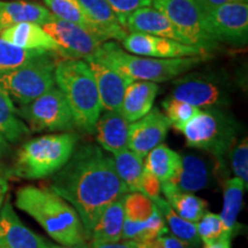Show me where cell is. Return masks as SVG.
Returning a JSON list of instances; mask_svg holds the SVG:
<instances>
[{
  "label": "cell",
  "mask_w": 248,
  "mask_h": 248,
  "mask_svg": "<svg viewBox=\"0 0 248 248\" xmlns=\"http://www.w3.org/2000/svg\"><path fill=\"white\" fill-rule=\"evenodd\" d=\"M125 218L131 221H145L154 212V203L141 192H128L123 197Z\"/></svg>",
  "instance_id": "cell-35"
},
{
  "label": "cell",
  "mask_w": 248,
  "mask_h": 248,
  "mask_svg": "<svg viewBox=\"0 0 248 248\" xmlns=\"http://www.w3.org/2000/svg\"><path fill=\"white\" fill-rule=\"evenodd\" d=\"M179 132L184 135L188 147L206 150L223 161L234 146L238 124L217 107H209L201 109Z\"/></svg>",
  "instance_id": "cell-6"
},
{
  "label": "cell",
  "mask_w": 248,
  "mask_h": 248,
  "mask_svg": "<svg viewBox=\"0 0 248 248\" xmlns=\"http://www.w3.org/2000/svg\"><path fill=\"white\" fill-rule=\"evenodd\" d=\"M0 175L7 176V177H8V175H7V170H6V167H5V164L2 163L1 161H0Z\"/></svg>",
  "instance_id": "cell-47"
},
{
  "label": "cell",
  "mask_w": 248,
  "mask_h": 248,
  "mask_svg": "<svg viewBox=\"0 0 248 248\" xmlns=\"http://www.w3.org/2000/svg\"><path fill=\"white\" fill-rule=\"evenodd\" d=\"M168 231L159 209L154 204V212L145 221H131L125 218L123 224L122 239L131 240L140 245L148 244Z\"/></svg>",
  "instance_id": "cell-27"
},
{
  "label": "cell",
  "mask_w": 248,
  "mask_h": 248,
  "mask_svg": "<svg viewBox=\"0 0 248 248\" xmlns=\"http://www.w3.org/2000/svg\"><path fill=\"white\" fill-rule=\"evenodd\" d=\"M203 28L216 42L245 44L248 35V2L222 5L202 16Z\"/></svg>",
  "instance_id": "cell-10"
},
{
  "label": "cell",
  "mask_w": 248,
  "mask_h": 248,
  "mask_svg": "<svg viewBox=\"0 0 248 248\" xmlns=\"http://www.w3.org/2000/svg\"><path fill=\"white\" fill-rule=\"evenodd\" d=\"M230 160L232 171L235 177L243 181L245 187L247 190L248 185V141L247 137L241 139L239 144L231 148Z\"/></svg>",
  "instance_id": "cell-37"
},
{
  "label": "cell",
  "mask_w": 248,
  "mask_h": 248,
  "mask_svg": "<svg viewBox=\"0 0 248 248\" xmlns=\"http://www.w3.org/2000/svg\"><path fill=\"white\" fill-rule=\"evenodd\" d=\"M82 6L83 11L88 15L91 22L97 28L98 32L104 38L105 42L108 39H124L128 33L121 26L115 13L107 2V0H77Z\"/></svg>",
  "instance_id": "cell-22"
},
{
  "label": "cell",
  "mask_w": 248,
  "mask_h": 248,
  "mask_svg": "<svg viewBox=\"0 0 248 248\" xmlns=\"http://www.w3.org/2000/svg\"><path fill=\"white\" fill-rule=\"evenodd\" d=\"M152 1L153 0H107L123 28H125L126 18L129 17L130 14L141 7L151 6Z\"/></svg>",
  "instance_id": "cell-38"
},
{
  "label": "cell",
  "mask_w": 248,
  "mask_h": 248,
  "mask_svg": "<svg viewBox=\"0 0 248 248\" xmlns=\"http://www.w3.org/2000/svg\"><path fill=\"white\" fill-rule=\"evenodd\" d=\"M153 203L155 204L159 212L162 215L166 226L168 228V231L179 240L184 241L188 246L192 248L199 247L201 243L199 234L197 231V224L195 223L188 222L186 219L182 218L175 213L170 204L167 202L166 199L159 197L156 199H153Z\"/></svg>",
  "instance_id": "cell-28"
},
{
  "label": "cell",
  "mask_w": 248,
  "mask_h": 248,
  "mask_svg": "<svg viewBox=\"0 0 248 248\" xmlns=\"http://www.w3.org/2000/svg\"><path fill=\"white\" fill-rule=\"evenodd\" d=\"M86 62L97 83L102 109L120 111L124 93L132 79L99 59L93 58Z\"/></svg>",
  "instance_id": "cell-15"
},
{
  "label": "cell",
  "mask_w": 248,
  "mask_h": 248,
  "mask_svg": "<svg viewBox=\"0 0 248 248\" xmlns=\"http://www.w3.org/2000/svg\"><path fill=\"white\" fill-rule=\"evenodd\" d=\"M53 16L45 6L37 2L0 1V31L21 22H35L40 26Z\"/></svg>",
  "instance_id": "cell-23"
},
{
  "label": "cell",
  "mask_w": 248,
  "mask_h": 248,
  "mask_svg": "<svg viewBox=\"0 0 248 248\" xmlns=\"http://www.w3.org/2000/svg\"><path fill=\"white\" fill-rule=\"evenodd\" d=\"M246 190L243 181L238 177L229 178L224 183L223 193V208L221 219L224 229V234L232 239L238 225V216L243 208L244 191Z\"/></svg>",
  "instance_id": "cell-26"
},
{
  "label": "cell",
  "mask_w": 248,
  "mask_h": 248,
  "mask_svg": "<svg viewBox=\"0 0 248 248\" xmlns=\"http://www.w3.org/2000/svg\"><path fill=\"white\" fill-rule=\"evenodd\" d=\"M16 114L30 132L73 131L76 126L66 95L57 86L16 108Z\"/></svg>",
  "instance_id": "cell-8"
},
{
  "label": "cell",
  "mask_w": 248,
  "mask_h": 248,
  "mask_svg": "<svg viewBox=\"0 0 248 248\" xmlns=\"http://www.w3.org/2000/svg\"><path fill=\"white\" fill-rule=\"evenodd\" d=\"M77 141V133L70 131L31 139L18 150L13 169L7 175L23 179L51 177L68 162Z\"/></svg>",
  "instance_id": "cell-4"
},
{
  "label": "cell",
  "mask_w": 248,
  "mask_h": 248,
  "mask_svg": "<svg viewBox=\"0 0 248 248\" xmlns=\"http://www.w3.org/2000/svg\"><path fill=\"white\" fill-rule=\"evenodd\" d=\"M144 159H146L144 169L153 173L161 182H166L169 181L177 171L182 155L167 145L160 144L148 152Z\"/></svg>",
  "instance_id": "cell-29"
},
{
  "label": "cell",
  "mask_w": 248,
  "mask_h": 248,
  "mask_svg": "<svg viewBox=\"0 0 248 248\" xmlns=\"http://www.w3.org/2000/svg\"><path fill=\"white\" fill-rule=\"evenodd\" d=\"M49 188L74 207L88 239L101 213L129 192L117 175L114 160L93 144L74 151L68 162L52 175Z\"/></svg>",
  "instance_id": "cell-1"
},
{
  "label": "cell",
  "mask_w": 248,
  "mask_h": 248,
  "mask_svg": "<svg viewBox=\"0 0 248 248\" xmlns=\"http://www.w3.org/2000/svg\"><path fill=\"white\" fill-rule=\"evenodd\" d=\"M15 206L30 215L52 239L63 246L88 244L78 214L51 188L24 186L15 195Z\"/></svg>",
  "instance_id": "cell-2"
},
{
  "label": "cell",
  "mask_w": 248,
  "mask_h": 248,
  "mask_svg": "<svg viewBox=\"0 0 248 248\" xmlns=\"http://www.w3.org/2000/svg\"><path fill=\"white\" fill-rule=\"evenodd\" d=\"M154 8L168 17L188 45L206 52L217 47V43L204 30L202 12L195 0H153Z\"/></svg>",
  "instance_id": "cell-9"
},
{
  "label": "cell",
  "mask_w": 248,
  "mask_h": 248,
  "mask_svg": "<svg viewBox=\"0 0 248 248\" xmlns=\"http://www.w3.org/2000/svg\"><path fill=\"white\" fill-rule=\"evenodd\" d=\"M58 57L54 52H47L23 66L0 73V88L20 106L29 104L55 86Z\"/></svg>",
  "instance_id": "cell-7"
},
{
  "label": "cell",
  "mask_w": 248,
  "mask_h": 248,
  "mask_svg": "<svg viewBox=\"0 0 248 248\" xmlns=\"http://www.w3.org/2000/svg\"><path fill=\"white\" fill-rule=\"evenodd\" d=\"M7 176L0 175V208H1L2 203H4L5 197L7 194L8 191V182H7Z\"/></svg>",
  "instance_id": "cell-43"
},
{
  "label": "cell",
  "mask_w": 248,
  "mask_h": 248,
  "mask_svg": "<svg viewBox=\"0 0 248 248\" xmlns=\"http://www.w3.org/2000/svg\"><path fill=\"white\" fill-rule=\"evenodd\" d=\"M89 248H142L140 245L131 240L115 241V243H94L91 241Z\"/></svg>",
  "instance_id": "cell-41"
},
{
  "label": "cell",
  "mask_w": 248,
  "mask_h": 248,
  "mask_svg": "<svg viewBox=\"0 0 248 248\" xmlns=\"http://www.w3.org/2000/svg\"><path fill=\"white\" fill-rule=\"evenodd\" d=\"M170 97L199 108L225 106L229 101V94L215 78L200 75L176 80Z\"/></svg>",
  "instance_id": "cell-13"
},
{
  "label": "cell",
  "mask_w": 248,
  "mask_h": 248,
  "mask_svg": "<svg viewBox=\"0 0 248 248\" xmlns=\"http://www.w3.org/2000/svg\"><path fill=\"white\" fill-rule=\"evenodd\" d=\"M48 241L36 234L21 222L14 212L11 200L0 208V247L1 248H46Z\"/></svg>",
  "instance_id": "cell-16"
},
{
  "label": "cell",
  "mask_w": 248,
  "mask_h": 248,
  "mask_svg": "<svg viewBox=\"0 0 248 248\" xmlns=\"http://www.w3.org/2000/svg\"><path fill=\"white\" fill-rule=\"evenodd\" d=\"M197 231L200 240L204 245L214 244L222 238L230 239L224 234L221 216L214 213H204L200 221L197 223Z\"/></svg>",
  "instance_id": "cell-36"
},
{
  "label": "cell",
  "mask_w": 248,
  "mask_h": 248,
  "mask_svg": "<svg viewBox=\"0 0 248 248\" xmlns=\"http://www.w3.org/2000/svg\"><path fill=\"white\" fill-rule=\"evenodd\" d=\"M169 182L183 192L193 193L203 190L210 182L209 164L198 155H183L179 168Z\"/></svg>",
  "instance_id": "cell-21"
},
{
  "label": "cell",
  "mask_w": 248,
  "mask_h": 248,
  "mask_svg": "<svg viewBox=\"0 0 248 248\" xmlns=\"http://www.w3.org/2000/svg\"><path fill=\"white\" fill-rule=\"evenodd\" d=\"M140 246L142 248H192L187 244H185L184 241L179 240L178 238L172 235L169 231L164 232L151 243L140 245Z\"/></svg>",
  "instance_id": "cell-39"
},
{
  "label": "cell",
  "mask_w": 248,
  "mask_h": 248,
  "mask_svg": "<svg viewBox=\"0 0 248 248\" xmlns=\"http://www.w3.org/2000/svg\"><path fill=\"white\" fill-rule=\"evenodd\" d=\"M42 27L58 43L62 57L66 59L88 61L98 54L102 43H105L85 28L61 20L54 15Z\"/></svg>",
  "instance_id": "cell-11"
},
{
  "label": "cell",
  "mask_w": 248,
  "mask_h": 248,
  "mask_svg": "<svg viewBox=\"0 0 248 248\" xmlns=\"http://www.w3.org/2000/svg\"><path fill=\"white\" fill-rule=\"evenodd\" d=\"M11 152V145L6 140L4 136L0 133V159L7 155Z\"/></svg>",
  "instance_id": "cell-44"
},
{
  "label": "cell",
  "mask_w": 248,
  "mask_h": 248,
  "mask_svg": "<svg viewBox=\"0 0 248 248\" xmlns=\"http://www.w3.org/2000/svg\"><path fill=\"white\" fill-rule=\"evenodd\" d=\"M94 58L106 62L132 80H150L154 83H162L176 78L186 71L199 66L206 59V57L169 59L140 57L124 52L114 42L102 43Z\"/></svg>",
  "instance_id": "cell-5"
},
{
  "label": "cell",
  "mask_w": 248,
  "mask_h": 248,
  "mask_svg": "<svg viewBox=\"0 0 248 248\" xmlns=\"http://www.w3.org/2000/svg\"><path fill=\"white\" fill-rule=\"evenodd\" d=\"M157 93V83L150 80H132L124 93L121 114L130 123L141 119L153 108Z\"/></svg>",
  "instance_id": "cell-20"
},
{
  "label": "cell",
  "mask_w": 248,
  "mask_h": 248,
  "mask_svg": "<svg viewBox=\"0 0 248 248\" xmlns=\"http://www.w3.org/2000/svg\"><path fill=\"white\" fill-rule=\"evenodd\" d=\"M114 166L123 184L129 192H141L140 182L144 172L142 157L129 148L114 154Z\"/></svg>",
  "instance_id": "cell-31"
},
{
  "label": "cell",
  "mask_w": 248,
  "mask_h": 248,
  "mask_svg": "<svg viewBox=\"0 0 248 248\" xmlns=\"http://www.w3.org/2000/svg\"><path fill=\"white\" fill-rule=\"evenodd\" d=\"M171 125L166 114L157 108L129 124L128 148L144 159L150 151L162 144Z\"/></svg>",
  "instance_id": "cell-14"
},
{
  "label": "cell",
  "mask_w": 248,
  "mask_h": 248,
  "mask_svg": "<svg viewBox=\"0 0 248 248\" xmlns=\"http://www.w3.org/2000/svg\"><path fill=\"white\" fill-rule=\"evenodd\" d=\"M125 28H128L130 32L148 33L187 44L186 39L178 32L168 17L156 8H152L150 6L139 8L130 14L126 18Z\"/></svg>",
  "instance_id": "cell-17"
},
{
  "label": "cell",
  "mask_w": 248,
  "mask_h": 248,
  "mask_svg": "<svg viewBox=\"0 0 248 248\" xmlns=\"http://www.w3.org/2000/svg\"><path fill=\"white\" fill-rule=\"evenodd\" d=\"M141 193L147 195L151 200L156 199L160 197L161 193V181L157 177H155L153 173L144 169L140 182Z\"/></svg>",
  "instance_id": "cell-40"
},
{
  "label": "cell",
  "mask_w": 248,
  "mask_h": 248,
  "mask_svg": "<svg viewBox=\"0 0 248 248\" xmlns=\"http://www.w3.org/2000/svg\"><path fill=\"white\" fill-rule=\"evenodd\" d=\"M129 124V121L119 110H106L100 114L94 132L102 150L116 154L128 148Z\"/></svg>",
  "instance_id": "cell-19"
},
{
  "label": "cell",
  "mask_w": 248,
  "mask_h": 248,
  "mask_svg": "<svg viewBox=\"0 0 248 248\" xmlns=\"http://www.w3.org/2000/svg\"><path fill=\"white\" fill-rule=\"evenodd\" d=\"M162 107L166 113V116L171 123V125L177 131L185 125L188 121H191L201 110V108L187 104L185 101L177 100L171 97L167 98L162 102Z\"/></svg>",
  "instance_id": "cell-34"
},
{
  "label": "cell",
  "mask_w": 248,
  "mask_h": 248,
  "mask_svg": "<svg viewBox=\"0 0 248 248\" xmlns=\"http://www.w3.org/2000/svg\"><path fill=\"white\" fill-rule=\"evenodd\" d=\"M237 1H245V0H195L198 6H199L200 11L202 14L208 13L219 6L229 4V2H237Z\"/></svg>",
  "instance_id": "cell-42"
},
{
  "label": "cell",
  "mask_w": 248,
  "mask_h": 248,
  "mask_svg": "<svg viewBox=\"0 0 248 248\" xmlns=\"http://www.w3.org/2000/svg\"><path fill=\"white\" fill-rule=\"evenodd\" d=\"M123 197L113 201L101 213L97 223L90 232L89 239H91V241H94V243H115V241L122 239L123 224L124 219H125Z\"/></svg>",
  "instance_id": "cell-24"
},
{
  "label": "cell",
  "mask_w": 248,
  "mask_h": 248,
  "mask_svg": "<svg viewBox=\"0 0 248 248\" xmlns=\"http://www.w3.org/2000/svg\"><path fill=\"white\" fill-rule=\"evenodd\" d=\"M161 191L175 213L186 221L197 224L206 213V201L191 192L181 191L169 181L161 182Z\"/></svg>",
  "instance_id": "cell-25"
},
{
  "label": "cell",
  "mask_w": 248,
  "mask_h": 248,
  "mask_svg": "<svg viewBox=\"0 0 248 248\" xmlns=\"http://www.w3.org/2000/svg\"><path fill=\"white\" fill-rule=\"evenodd\" d=\"M0 38L24 49H43L54 52L62 57L58 43L48 35L40 24L21 22L0 31Z\"/></svg>",
  "instance_id": "cell-18"
},
{
  "label": "cell",
  "mask_w": 248,
  "mask_h": 248,
  "mask_svg": "<svg viewBox=\"0 0 248 248\" xmlns=\"http://www.w3.org/2000/svg\"><path fill=\"white\" fill-rule=\"evenodd\" d=\"M124 49L129 53L150 58L207 57L208 52L195 46L183 44L176 40L142 32H130L122 40Z\"/></svg>",
  "instance_id": "cell-12"
},
{
  "label": "cell",
  "mask_w": 248,
  "mask_h": 248,
  "mask_svg": "<svg viewBox=\"0 0 248 248\" xmlns=\"http://www.w3.org/2000/svg\"><path fill=\"white\" fill-rule=\"evenodd\" d=\"M204 248H231V240L222 238L214 244L204 245Z\"/></svg>",
  "instance_id": "cell-45"
},
{
  "label": "cell",
  "mask_w": 248,
  "mask_h": 248,
  "mask_svg": "<svg viewBox=\"0 0 248 248\" xmlns=\"http://www.w3.org/2000/svg\"><path fill=\"white\" fill-rule=\"evenodd\" d=\"M0 133L6 140L16 144L30 135V129L16 114V107L9 95L0 88Z\"/></svg>",
  "instance_id": "cell-30"
},
{
  "label": "cell",
  "mask_w": 248,
  "mask_h": 248,
  "mask_svg": "<svg viewBox=\"0 0 248 248\" xmlns=\"http://www.w3.org/2000/svg\"><path fill=\"white\" fill-rule=\"evenodd\" d=\"M48 51L43 49H24L0 38V73L23 66L28 62L36 60Z\"/></svg>",
  "instance_id": "cell-33"
},
{
  "label": "cell",
  "mask_w": 248,
  "mask_h": 248,
  "mask_svg": "<svg viewBox=\"0 0 248 248\" xmlns=\"http://www.w3.org/2000/svg\"><path fill=\"white\" fill-rule=\"evenodd\" d=\"M55 85L66 95L77 128L88 133L94 132L102 111L94 77L88 62L82 59H64L57 62Z\"/></svg>",
  "instance_id": "cell-3"
},
{
  "label": "cell",
  "mask_w": 248,
  "mask_h": 248,
  "mask_svg": "<svg viewBox=\"0 0 248 248\" xmlns=\"http://www.w3.org/2000/svg\"><path fill=\"white\" fill-rule=\"evenodd\" d=\"M47 9L51 11L52 15L61 20L68 21V22L78 24V26L85 28L86 30L94 33L99 39L105 42L104 38L98 32L97 28L91 22L88 15L83 11L82 6L78 4L77 0H44Z\"/></svg>",
  "instance_id": "cell-32"
},
{
  "label": "cell",
  "mask_w": 248,
  "mask_h": 248,
  "mask_svg": "<svg viewBox=\"0 0 248 248\" xmlns=\"http://www.w3.org/2000/svg\"><path fill=\"white\" fill-rule=\"evenodd\" d=\"M46 248H89V245L83 244V245H74V246H63V245H61V246H58V245H53V244L48 243L47 247Z\"/></svg>",
  "instance_id": "cell-46"
},
{
  "label": "cell",
  "mask_w": 248,
  "mask_h": 248,
  "mask_svg": "<svg viewBox=\"0 0 248 248\" xmlns=\"http://www.w3.org/2000/svg\"><path fill=\"white\" fill-rule=\"evenodd\" d=\"M0 248H1V247H0Z\"/></svg>",
  "instance_id": "cell-48"
}]
</instances>
